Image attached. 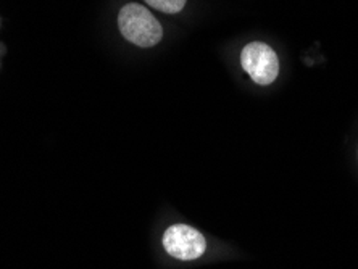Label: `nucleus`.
<instances>
[{"instance_id":"3","label":"nucleus","mask_w":358,"mask_h":269,"mask_svg":"<svg viewBox=\"0 0 358 269\" xmlns=\"http://www.w3.org/2000/svg\"><path fill=\"white\" fill-rule=\"evenodd\" d=\"M163 247L166 253L176 260H197L207 250V240L197 229L187 224H175L163 235Z\"/></svg>"},{"instance_id":"2","label":"nucleus","mask_w":358,"mask_h":269,"mask_svg":"<svg viewBox=\"0 0 358 269\" xmlns=\"http://www.w3.org/2000/svg\"><path fill=\"white\" fill-rule=\"evenodd\" d=\"M241 65L259 86H270L279 75V58L265 42H250L241 52Z\"/></svg>"},{"instance_id":"1","label":"nucleus","mask_w":358,"mask_h":269,"mask_svg":"<svg viewBox=\"0 0 358 269\" xmlns=\"http://www.w3.org/2000/svg\"><path fill=\"white\" fill-rule=\"evenodd\" d=\"M118 28L126 41L139 47H154L163 38L159 20L139 3H128L120 10Z\"/></svg>"},{"instance_id":"4","label":"nucleus","mask_w":358,"mask_h":269,"mask_svg":"<svg viewBox=\"0 0 358 269\" xmlns=\"http://www.w3.org/2000/svg\"><path fill=\"white\" fill-rule=\"evenodd\" d=\"M150 7L160 10L163 13H179L184 8L187 0H145Z\"/></svg>"}]
</instances>
